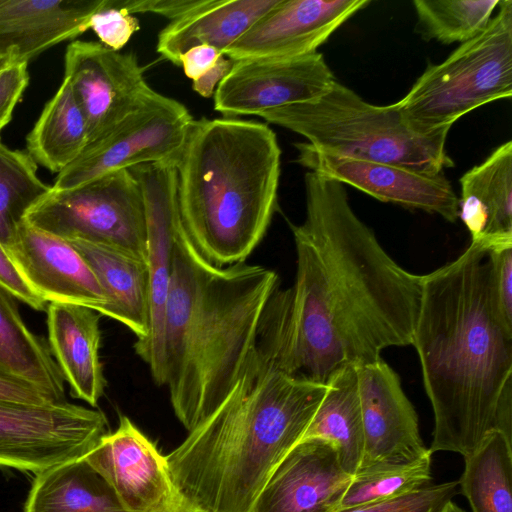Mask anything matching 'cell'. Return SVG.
<instances>
[{"instance_id":"cell-5","label":"cell","mask_w":512,"mask_h":512,"mask_svg":"<svg viewBox=\"0 0 512 512\" xmlns=\"http://www.w3.org/2000/svg\"><path fill=\"white\" fill-rule=\"evenodd\" d=\"M281 149L267 124L236 118L192 123L177 169L183 229L200 255L245 262L277 208Z\"/></svg>"},{"instance_id":"cell-11","label":"cell","mask_w":512,"mask_h":512,"mask_svg":"<svg viewBox=\"0 0 512 512\" xmlns=\"http://www.w3.org/2000/svg\"><path fill=\"white\" fill-rule=\"evenodd\" d=\"M87 121L89 142L102 136L155 95L133 53L100 42L73 41L65 51L64 77Z\"/></svg>"},{"instance_id":"cell-18","label":"cell","mask_w":512,"mask_h":512,"mask_svg":"<svg viewBox=\"0 0 512 512\" xmlns=\"http://www.w3.org/2000/svg\"><path fill=\"white\" fill-rule=\"evenodd\" d=\"M5 248L24 280L46 302L78 304L98 313L106 304L96 276L69 241L24 219Z\"/></svg>"},{"instance_id":"cell-2","label":"cell","mask_w":512,"mask_h":512,"mask_svg":"<svg viewBox=\"0 0 512 512\" xmlns=\"http://www.w3.org/2000/svg\"><path fill=\"white\" fill-rule=\"evenodd\" d=\"M292 290L269 298L233 389L166 460L175 488L205 512H251L327 389L295 368Z\"/></svg>"},{"instance_id":"cell-13","label":"cell","mask_w":512,"mask_h":512,"mask_svg":"<svg viewBox=\"0 0 512 512\" xmlns=\"http://www.w3.org/2000/svg\"><path fill=\"white\" fill-rule=\"evenodd\" d=\"M336 79L322 53L296 58L234 61L214 92V109L224 118L256 115L325 93Z\"/></svg>"},{"instance_id":"cell-32","label":"cell","mask_w":512,"mask_h":512,"mask_svg":"<svg viewBox=\"0 0 512 512\" xmlns=\"http://www.w3.org/2000/svg\"><path fill=\"white\" fill-rule=\"evenodd\" d=\"M432 454L403 463L360 469L345 491L339 509L398 497L431 485ZM338 509V510H339Z\"/></svg>"},{"instance_id":"cell-28","label":"cell","mask_w":512,"mask_h":512,"mask_svg":"<svg viewBox=\"0 0 512 512\" xmlns=\"http://www.w3.org/2000/svg\"><path fill=\"white\" fill-rule=\"evenodd\" d=\"M88 143L85 115L69 84L62 80L26 137L27 153L36 163L58 174Z\"/></svg>"},{"instance_id":"cell-7","label":"cell","mask_w":512,"mask_h":512,"mask_svg":"<svg viewBox=\"0 0 512 512\" xmlns=\"http://www.w3.org/2000/svg\"><path fill=\"white\" fill-rule=\"evenodd\" d=\"M487 27L443 62L429 65L396 102L417 133L449 127L463 115L512 96V1L499 2Z\"/></svg>"},{"instance_id":"cell-20","label":"cell","mask_w":512,"mask_h":512,"mask_svg":"<svg viewBox=\"0 0 512 512\" xmlns=\"http://www.w3.org/2000/svg\"><path fill=\"white\" fill-rule=\"evenodd\" d=\"M106 0H0V53L28 63L89 29Z\"/></svg>"},{"instance_id":"cell-30","label":"cell","mask_w":512,"mask_h":512,"mask_svg":"<svg viewBox=\"0 0 512 512\" xmlns=\"http://www.w3.org/2000/svg\"><path fill=\"white\" fill-rule=\"evenodd\" d=\"M51 190L37 174V163L0 138V242L5 247L28 210Z\"/></svg>"},{"instance_id":"cell-6","label":"cell","mask_w":512,"mask_h":512,"mask_svg":"<svg viewBox=\"0 0 512 512\" xmlns=\"http://www.w3.org/2000/svg\"><path fill=\"white\" fill-rule=\"evenodd\" d=\"M259 117L300 134L313 148L337 156L429 175L454 166L445 148L449 127L417 133L396 103L371 104L337 80L311 101L272 109Z\"/></svg>"},{"instance_id":"cell-26","label":"cell","mask_w":512,"mask_h":512,"mask_svg":"<svg viewBox=\"0 0 512 512\" xmlns=\"http://www.w3.org/2000/svg\"><path fill=\"white\" fill-rule=\"evenodd\" d=\"M328 389L302 440L319 438L332 443L343 469L359 470L364 453V430L356 366H345L327 380Z\"/></svg>"},{"instance_id":"cell-31","label":"cell","mask_w":512,"mask_h":512,"mask_svg":"<svg viewBox=\"0 0 512 512\" xmlns=\"http://www.w3.org/2000/svg\"><path fill=\"white\" fill-rule=\"evenodd\" d=\"M500 0H414L418 31L425 40L464 43L488 25Z\"/></svg>"},{"instance_id":"cell-35","label":"cell","mask_w":512,"mask_h":512,"mask_svg":"<svg viewBox=\"0 0 512 512\" xmlns=\"http://www.w3.org/2000/svg\"><path fill=\"white\" fill-rule=\"evenodd\" d=\"M493 295L505 323L512 327V248L488 252Z\"/></svg>"},{"instance_id":"cell-16","label":"cell","mask_w":512,"mask_h":512,"mask_svg":"<svg viewBox=\"0 0 512 512\" xmlns=\"http://www.w3.org/2000/svg\"><path fill=\"white\" fill-rule=\"evenodd\" d=\"M367 0H279L224 53L233 61L296 58L317 48Z\"/></svg>"},{"instance_id":"cell-36","label":"cell","mask_w":512,"mask_h":512,"mask_svg":"<svg viewBox=\"0 0 512 512\" xmlns=\"http://www.w3.org/2000/svg\"><path fill=\"white\" fill-rule=\"evenodd\" d=\"M28 83V63H14L0 71V131L10 122Z\"/></svg>"},{"instance_id":"cell-40","label":"cell","mask_w":512,"mask_h":512,"mask_svg":"<svg viewBox=\"0 0 512 512\" xmlns=\"http://www.w3.org/2000/svg\"><path fill=\"white\" fill-rule=\"evenodd\" d=\"M222 55L215 47L198 45L181 55L179 65L183 67L185 75L194 81L209 71Z\"/></svg>"},{"instance_id":"cell-19","label":"cell","mask_w":512,"mask_h":512,"mask_svg":"<svg viewBox=\"0 0 512 512\" xmlns=\"http://www.w3.org/2000/svg\"><path fill=\"white\" fill-rule=\"evenodd\" d=\"M113 488L128 512H147L176 491L166 456L125 415L83 457Z\"/></svg>"},{"instance_id":"cell-29","label":"cell","mask_w":512,"mask_h":512,"mask_svg":"<svg viewBox=\"0 0 512 512\" xmlns=\"http://www.w3.org/2000/svg\"><path fill=\"white\" fill-rule=\"evenodd\" d=\"M499 431L488 434L464 456L458 480L472 512H512V444Z\"/></svg>"},{"instance_id":"cell-41","label":"cell","mask_w":512,"mask_h":512,"mask_svg":"<svg viewBox=\"0 0 512 512\" xmlns=\"http://www.w3.org/2000/svg\"><path fill=\"white\" fill-rule=\"evenodd\" d=\"M234 61L222 55L215 65L198 79L192 81L193 90L205 98L211 97L218 84L229 73Z\"/></svg>"},{"instance_id":"cell-24","label":"cell","mask_w":512,"mask_h":512,"mask_svg":"<svg viewBox=\"0 0 512 512\" xmlns=\"http://www.w3.org/2000/svg\"><path fill=\"white\" fill-rule=\"evenodd\" d=\"M96 276L106 298L99 314L125 325L144 340L149 331L147 263L117 248L81 239L67 240Z\"/></svg>"},{"instance_id":"cell-22","label":"cell","mask_w":512,"mask_h":512,"mask_svg":"<svg viewBox=\"0 0 512 512\" xmlns=\"http://www.w3.org/2000/svg\"><path fill=\"white\" fill-rule=\"evenodd\" d=\"M99 313L82 305L51 302L47 307L49 348L71 393L97 406L106 380L100 362Z\"/></svg>"},{"instance_id":"cell-9","label":"cell","mask_w":512,"mask_h":512,"mask_svg":"<svg viewBox=\"0 0 512 512\" xmlns=\"http://www.w3.org/2000/svg\"><path fill=\"white\" fill-rule=\"evenodd\" d=\"M194 122L188 109L160 93L111 130L90 141L57 174L54 190H69L107 173L149 163H175Z\"/></svg>"},{"instance_id":"cell-43","label":"cell","mask_w":512,"mask_h":512,"mask_svg":"<svg viewBox=\"0 0 512 512\" xmlns=\"http://www.w3.org/2000/svg\"><path fill=\"white\" fill-rule=\"evenodd\" d=\"M14 63L18 62L12 54L0 53V71Z\"/></svg>"},{"instance_id":"cell-21","label":"cell","mask_w":512,"mask_h":512,"mask_svg":"<svg viewBox=\"0 0 512 512\" xmlns=\"http://www.w3.org/2000/svg\"><path fill=\"white\" fill-rule=\"evenodd\" d=\"M458 218L488 252L512 248V142L498 146L460 178Z\"/></svg>"},{"instance_id":"cell-34","label":"cell","mask_w":512,"mask_h":512,"mask_svg":"<svg viewBox=\"0 0 512 512\" xmlns=\"http://www.w3.org/2000/svg\"><path fill=\"white\" fill-rule=\"evenodd\" d=\"M139 28L138 19L121 7L119 0H106L89 21V29L100 43L115 51H120Z\"/></svg>"},{"instance_id":"cell-8","label":"cell","mask_w":512,"mask_h":512,"mask_svg":"<svg viewBox=\"0 0 512 512\" xmlns=\"http://www.w3.org/2000/svg\"><path fill=\"white\" fill-rule=\"evenodd\" d=\"M65 240L108 245L146 262L145 206L129 169L107 173L69 190H51L24 218Z\"/></svg>"},{"instance_id":"cell-1","label":"cell","mask_w":512,"mask_h":512,"mask_svg":"<svg viewBox=\"0 0 512 512\" xmlns=\"http://www.w3.org/2000/svg\"><path fill=\"white\" fill-rule=\"evenodd\" d=\"M304 185V221L289 223L297 256L292 354L298 372L326 383L345 366L412 344L422 275L388 255L342 183L308 171Z\"/></svg>"},{"instance_id":"cell-10","label":"cell","mask_w":512,"mask_h":512,"mask_svg":"<svg viewBox=\"0 0 512 512\" xmlns=\"http://www.w3.org/2000/svg\"><path fill=\"white\" fill-rule=\"evenodd\" d=\"M107 426L102 411L67 401L41 406L0 401V467L36 475L82 458Z\"/></svg>"},{"instance_id":"cell-27","label":"cell","mask_w":512,"mask_h":512,"mask_svg":"<svg viewBox=\"0 0 512 512\" xmlns=\"http://www.w3.org/2000/svg\"><path fill=\"white\" fill-rule=\"evenodd\" d=\"M17 300L0 285V369L65 402L64 377L47 343L26 326Z\"/></svg>"},{"instance_id":"cell-38","label":"cell","mask_w":512,"mask_h":512,"mask_svg":"<svg viewBox=\"0 0 512 512\" xmlns=\"http://www.w3.org/2000/svg\"><path fill=\"white\" fill-rule=\"evenodd\" d=\"M0 401L27 405L57 404L35 385L0 369Z\"/></svg>"},{"instance_id":"cell-39","label":"cell","mask_w":512,"mask_h":512,"mask_svg":"<svg viewBox=\"0 0 512 512\" xmlns=\"http://www.w3.org/2000/svg\"><path fill=\"white\" fill-rule=\"evenodd\" d=\"M200 0H119L129 13H153L174 20L192 10Z\"/></svg>"},{"instance_id":"cell-42","label":"cell","mask_w":512,"mask_h":512,"mask_svg":"<svg viewBox=\"0 0 512 512\" xmlns=\"http://www.w3.org/2000/svg\"><path fill=\"white\" fill-rule=\"evenodd\" d=\"M147 512H205L184 497L177 489L166 501Z\"/></svg>"},{"instance_id":"cell-37","label":"cell","mask_w":512,"mask_h":512,"mask_svg":"<svg viewBox=\"0 0 512 512\" xmlns=\"http://www.w3.org/2000/svg\"><path fill=\"white\" fill-rule=\"evenodd\" d=\"M0 285L6 288L17 300L37 311H43L46 301L41 298L24 280L6 248L0 242Z\"/></svg>"},{"instance_id":"cell-23","label":"cell","mask_w":512,"mask_h":512,"mask_svg":"<svg viewBox=\"0 0 512 512\" xmlns=\"http://www.w3.org/2000/svg\"><path fill=\"white\" fill-rule=\"evenodd\" d=\"M279 0H200L190 11L171 20L158 34L157 52L175 65L198 45L223 54Z\"/></svg>"},{"instance_id":"cell-4","label":"cell","mask_w":512,"mask_h":512,"mask_svg":"<svg viewBox=\"0 0 512 512\" xmlns=\"http://www.w3.org/2000/svg\"><path fill=\"white\" fill-rule=\"evenodd\" d=\"M277 273L240 262L218 267L195 249L180 222L164 319V385L188 432L233 389L255 342Z\"/></svg>"},{"instance_id":"cell-12","label":"cell","mask_w":512,"mask_h":512,"mask_svg":"<svg viewBox=\"0 0 512 512\" xmlns=\"http://www.w3.org/2000/svg\"><path fill=\"white\" fill-rule=\"evenodd\" d=\"M143 195L149 274V331L134 343L135 353L148 366L154 382L164 385V319L176 230L181 222L175 163L141 164L129 169Z\"/></svg>"},{"instance_id":"cell-14","label":"cell","mask_w":512,"mask_h":512,"mask_svg":"<svg viewBox=\"0 0 512 512\" xmlns=\"http://www.w3.org/2000/svg\"><path fill=\"white\" fill-rule=\"evenodd\" d=\"M297 162L308 169L347 184L376 198L430 214L446 221L458 219V196L444 173L429 175L402 166L337 156L296 145Z\"/></svg>"},{"instance_id":"cell-44","label":"cell","mask_w":512,"mask_h":512,"mask_svg":"<svg viewBox=\"0 0 512 512\" xmlns=\"http://www.w3.org/2000/svg\"><path fill=\"white\" fill-rule=\"evenodd\" d=\"M439 512H465L462 508L456 505L452 500L447 502Z\"/></svg>"},{"instance_id":"cell-17","label":"cell","mask_w":512,"mask_h":512,"mask_svg":"<svg viewBox=\"0 0 512 512\" xmlns=\"http://www.w3.org/2000/svg\"><path fill=\"white\" fill-rule=\"evenodd\" d=\"M352 477L332 443L301 440L275 468L251 512H336Z\"/></svg>"},{"instance_id":"cell-15","label":"cell","mask_w":512,"mask_h":512,"mask_svg":"<svg viewBox=\"0 0 512 512\" xmlns=\"http://www.w3.org/2000/svg\"><path fill=\"white\" fill-rule=\"evenodd\" d=\"M356 373L364 430L359 470L432 454L420 436L417 412L398 374L382 358L356 366Z\"/></svg>"},{"instance_id":"cell-3","label":"cell","mask_w":512,"mask_h":512,"mask_svg":"<svg viewBox=\"0 0 512 512\" xmlns=\"http://www.w3.org/2000/svg\"><path fill=\"white\" fill-rule=\"evenodd\" d=\"M411 345L434 415L432 454L467 456L494 431L512 439V327L498 310L481 246L471 242L422 275Z\"/></svg>"},{"instance_id":"cell-33","label":"cell","mask_w":512,"mask_h":512,"mask_svg":"<svg viewBox=\"0 0 512 512\" xmlns=\"http://www.w3.org/2000/svg\"><path fill=\"white\" fill-rule=\"evenodd\" d=\"M459 492V482L450 481L336 512H439Z\"/></svg>"},{"instance_id":"cell-25","label":"cell","mask_w":512,"mask_h":512,"mask_svg":"<svg viewBox=\"0 0 512 512\" xmlns=\"http://www.w3.org/2000/svg\"><path fill=\"white\" fill-rule=\"evenodd\" d=\"M24 512H128L109 483L82 457L35 475Z\"/></svg>"}]
</instances>
